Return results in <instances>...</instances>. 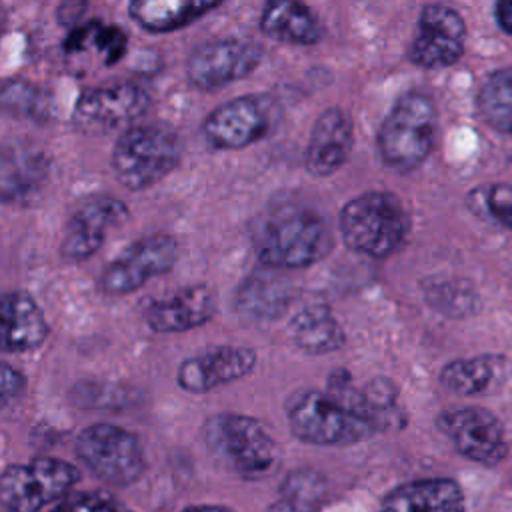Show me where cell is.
Listing matches in <instances>:
<instances>
[{
	"label": "cell",
	"mask_w": 512,
	"mask_h": 512,
	"mask_svg": "<svg viewBox=\"0 0 512 512\" xmlns=\"http://www.w3.org/2000/svg\"><path fill=\"white\" fill-rule=\"evenodd\" d=\"M252 246L256 258L268 268H304L330 252L332 234L316 210L282 202L256 218Z\"/></svg>",
	"instance_id": "1"
},
{
	"label": "cell",
	"mask_w": 512,
	"mask_h": 512,
	"mask_svg": "<svg viewBox=\"0 0 512 512\" xmlns=\"http://www.w3.org/2000/svg\"><path fill=\"white\" fill-rule=\"evenodd\" d=\"M410 232V218L402 200L390 192H364L340 212L344 244L362 256L388 258L402 248Z\"/></svg>",
	"instance_id": "2"
},
{
	"label": "cell",
	"mask_w": 512,
	"mask_h": 512,
	"mask_svg": "<svg viewBox=\"0 0 512 512\" xmlns=\"http://www.w3.org/2000/svg\"><path fill=\"white\" fill-rule=\"evenodd\" d=\"M204 442L212 458L240 478L256 480L276 464V446L262 424L244 414H216L204 424Z\"/></svg>",
	"instance_id": "3"
},
{
	"label": "cell",
	"mask_w": 512,
	"mask_h": 512,
	"mask_svg": "<svg viewBox=\"0 0 512 512\" xmlns=\"http://www.w3.org/2000/svg\"><path fill=\"white\" fill-rule=\"evenodd\" d=\"M182 156L180 136L166 124L128 128L114 144L112 168L122 186L144 190L168 176Z\"/></svg>",
	"instance_id": "4"
},
{
	"label": "cell",
	"mask_w": 512,
	"mask_h": 512,
	"mask_svg": "<svg viewBox=\"0 0 512 512\" xmlns=\"http://www.w3.org/2000/svg\"><path fill=\"white\" fill-rule=\"evenodd\" d=\"M436 136L434 102L420 92L396 100L378 130V152L384 164L410 172L430 154Z\"/></svg>",
	"instance_id": "5"
},
{
	"label": "cell",
	"mask_w": 512,
	"mask_h": 512,
	"mask_svg": "<svg viewBox=\"0 0 512 512\" xmlns=\"http://www.w3.org/2000/svg\"><path fill=\"white\" fill-rule=\"evenodd\" d=\"M286 416L296 438L320 446L354 444L376 428L346 408L330 392L298 390L286 402Z\"/></svg>",
	"instance_id": "6"
},
{
	"label": "cell",
	"mask_w": 512,
	"mask_h": 512,
	"mask_svg": "<svg viewBox=\"0 0 512 512\" xmlns=\"http://www.w3.org/2000/svg\"><path fill=\"white\" fill-rule=\"evenodd\" d=\"M76 466L48 456H38L28 464H12L2 472L0 500L6 512H38L60 500L76 482Z\"/></svg>",
	"instance_id": "7"
},
{
	"label": "cell",
	"mask_w": 512,
	"mask_h": 512,
	"mask_svg": "<svg viewBox=\"0 0 512 512\" xmlns=\"http://www.w3.org/2000/svg\"><path fill=\"white\" fill-rule=\"evenodd\" d=\"M78 458L110 486L134 484L146 470L138 438L114 424H92L76 438Z\"/></svg>",
	"instance_id": "8"
},
{
	"label": "cell",
	"mask_w": 512,
	"mask_h": 512,
	"mask_svg": "<svg viewBox=\"0 0 512 512\" xmlns=\"http://www.w3.org/2000/svg\"><path fill=\"white\" fill-rule=\"evenodd\" d=\"M282 118V106L268 94H246L214 108L202 124L206 142L220 150L250 146L272 134Z\"/></svg>",
	"instance_id": "9"
},
{
	"label": "cell",
	"mask_w": 512,
	"mask_h": 512,
	"mask_svg": "<svg viewBox=\"0 0 512 512\" xmlns=\"http://www.w3.org/2000/svg\"><path fill=\"white\" fill-rule=\"evenodd\" d=\"M438 428L454 448L482 466H498L508 456L504 424L496 414L480 406L448 410L438 418Z\"/></svg>",
	"instance_id": "10"
},
{
	"label": "cell",
	"mask_w": 512,
	"mask_h": 512,
	"mask_svg": "<svg viewBox=\"0 0 512 512\" xmlns=\"http://www.w3.org/2000/svg\"><path fill=\"white\" fill-rule=\"evenodd\" d=\"M178 258V242L170 234H152L130 244L100 276L102 292L122 296L138 290L152 276L168 272Z\"/></svg>",
	"instance_id": "11"
},
{
	"label": "cell",
	"mask_w": 512,
	"mask_h": 512,
	"mask_svg": "<svg viewBox=\"0 0 512 512\" xmlns=\"http://www.w3.org/2000/svg\"><path fill=\"white\" fill-rule=\"evenodd\" d=\"M150 104L144 86L136 82H118L112 86L84 90L76 102L72 120L78 130L88 134H106L128 126Z\"/></svg>",
	"instance_id": "12"
},
{
	"label": "cell",
	"mask_w": 512,
	"mask_h": 512,
	"mask_svg": "<svg viewBox=\"0 0 512 512\" xmlns=\"http://www.w3.org/2000/svg\"><path fill=\"white\" fill-rule=\"evenodd\" d=\"M262 58L258 44L242 38H218L196 46L188 56L186 74L200 90H218L248 76Z\"/></svg>",
	"instance_id": "13"
},
{
	"label": "cell",
	"mask_w": 512,
	"mask_h": 512,
	"mask_svg": "<svg viewBox=\"0 0 512 512\" xmlns=\"http://www.w3.org/2000/svg\"><path fill=\"white\" fill-rule=\"evenodd\" d=\"M464 40L462 16L446 4H428L418 16L408 58L420 68H446L462 56Z\"/></svg>",
	"instance_id": "14"
},
{
	"label": "cell",
	"mask_w": 512,
	"mask_h": 512,
	"mask_svg": "<svg viewBox=\"0 0 512 512\" xmlns=\"http://www.w3.org/2000/svg\"><path fill=\"white\" fill-rule=\"evenodd\" d=\"M128 216V208L122 200L112 196H94L80 204L70 216L60 252L66 260L78 262L90 258L104 242L106 230L118 226Z\"/></svg>",
	"instance_id": "15"
},
{
	"label": "cell",
	"mask_w": 512,
	"mask_h": 512,
	"mask_svg": "<svg viewBox=\"0 0 512 512\" xmlns=\"http://www.w3.org/2000/svg\"><path fill=\"white\" fill-rule=\"evenodd\" d=\"M256 364V352L246 346H214L186 358L178 368V384L194 394L210 392L244 378Z\"/></svg>",
	"instance_id": "16"
},
{
	"label": "cell",
	"mask_w": 512,
	"mask_h": 512,
	"mask_svg": "<svg viewBox=\"0 0 512 512\" xmlns=\"http://www.w3.org/2000/svg\"><path fill=\"white\" fill-rule=\"evenodd\" d=\"M354 142V128L350 116L342 108L324 110L310 132L304 154L306 170L314 176H330L340 170Z\"/></svg>",
	"instance_id": "17"
},
{
	"label": "cell",
	"mask_w": 512,
	"mask_h": 512,
	"mask_svg": "<svg viewBox=\"0 0 512 512\" xmlns=\"http://www.w3.org/2000/svg\"><path fill=\"white\" fill-rule=\"evenodd\" d=\"M214 310L212 290L204 284H194L150 302L144 310V320L154 332H184L208 322Z\"/></svg>",
	"instance_id": "18"
},
{
	"label": "cell",
	"mask_w": 512,
	"mask_h": 512,
	"mask_svg": "<svg viewBox=\"0 0 512 512\" xmlns=\"http://www.w3.org/2000/svg\"><path fill=\"white\" fill-rule=\"evenodd\" d=\"M512 364L502 354L456 358L440 370V384L460 396L496 394L510 378Z\"/></svg>",
	"instance_id": "19"
},
{
	"label": "cell",
	"mask_w": 512,
	"mask_h": 512,
	"mask_svg": "<svg viewBox=\"0 0 512 512\" xmlns=\"http://www.w3.org/2000/svg\"><path fill=\"white\" fill-rule=\"evenodd\" d=\"M380 512H466V502L456 480L422 478L392 490Z\"/></svg>",
	"instance_id": "20"
},
{
	"label": "cell",
	"mask_w": 512,
	"mask_h": 512,
	"mask_svg": "<svg viewBox=\"0 0 512 512\" xmlns=\"http://www.w3.org/2000/svg\"><path fill=\"white\" fill-rule=\"evenodd\" d=\"M48 336V322L36 300L22 292H6L2 298V348L26 352L38 348Z\"/></svg>",
	"instance_id": "21"
},
{
	"label": "cell",
	"mask_w": 512,
	"mask_h": 512,
	"mask_svg": "<svg viewBox=\"0 0 512 512\" xmlns=\"http://www.w3.org/2000/svg\"><path fill=\"white\" fill-rule=\"evenodd\" d=\"M260 28L274 40L298 46L316 44L322 36L320 22L302 0H266Z\"/></svg>",
	"instance_id": "22"
},
{
	"label": "cell",
	"mask_w": 512,
	"mask_h": 512,
	"mask_svg": "<svg viewBox=\"0 0 512 512\" xmlns=\"http://www.w3.org/2000/svg\"><path fill=\"white\" fill-rule=\"evenodd\" d=\"M222 0H130L132 20L154 34L174 32L214 10Z\"/></svg>",
	"instance_id": "23"
},
{
	"label": "cell",
	"mask_w": 512,
	"mask_h": 512,
	"mask_svg": "<svg viewBox=\"0 0 512 512\" xmlns=\"http://www.w3.org/2000/svg\"><path fill=\"white\" fill-rule=\"evenodd\" d=\"M292 288L274 272H258L248 276L236 294V308L256 320L278 318L290 306Z\"/></svg>",
	"instance_id": "24"
},
{
	"label": "cell",
	"mask_w": 512,
	"mask_h": 512,
	"mask_svg": "<svg viewBox=\"0 0 512 512\" xmlns=\"http://www.w3.org/2000/svg\"><path fill=\"white\" fill-rule=\"evenodd\" d=\"M292 340L306 354H326L342 346L344 332L328 306L312 302L302 306L290 322Z\"/></svg>",
	"instance_id": "25"
},
{
	"label": "cell",
	"mask_w": 512,
	"mask_h": 512,
	"mask_svg": "<svg viewBox=\"0 0 512 512\" xmlns=\"http://www.w3.org/2000/svg\"><path fill=\"white\" fill-rule=\"evenodd\" d=\"M478 110L494 130L512 132V70H500L484 82L478 92Z\"/></svg>",
	"instance_id": "26"
},
{
	"label": "cell",
	"mask_w": 512,
	"mask_h": 512,
	"mask_svg": "<svg viewBox=\"0 0 512 512\" xmlns=\"http://www.w3.org/2000/svg\"><path fill=\"white\" fill-rule=\"evenodd\" d=\"M88 46L98 48L104 54L106 64H116L128 48V38L122 32V28L104 26L102 22L92 20L82 26H76L64 40L66 52H80L86 50Z\"/></svg>",
	"instance_id": "27"
},
{
	"label": "cell",
	"mask_w": 512,
	"mask_h": 512,
	"mask_svg": "<svg viewBox=\"0 0 512 512\" xmlns=\"http://www.w3.org/2000/svg\"><path fill=\"white\" fill-rule=\"evenodd\" d=\"M44 174V160L32 152L4 150L2 196L6 202L28 194Z\"/></svg>",
	"instance_id": "28"
},
{
	"label": "cell",
	"mask_w": 512,
	"mask_h": 512,
	"mask_svg": "<svg viewBox=\"0 0 512 512\" xmlns=\"http://www.w3.org/2000/svg\"><path fill=\"white\" fill-rule=\"evenodd\" d=\"M326 492V480L312 470H294L282 484V498L298 512H318Z\"/></svg>",
	"instance_id": "29"
},
{
	"label": "cell",
	"mask_w": 512,
	"mask_h": 512,
	"mask_svg": "<svg viewBox=\"0 0 512 512\" xmlns=\"http://www.w3.org/2000/svg\"><path fill=\"white\" fill-rule=\"evenodd\" d=\"M468 206L512 230V184H490L468 194Z\"/></svg>",
	"instance_id": "30"
},
{
	"label": "cell",
	"mask_w": 512,
	"mask_h": 512,
	"mask_svg": "<svg viewBox=\"0 0 512 512\" xmlns=\"http://www.w3.org/2000/svg\"><path fill=\"white\" fill-rule=\"evenodd\" d=\"M2 106L12 114L34 116L42 112V96L22 80H10L2 90Z\"/></svg>",
	"instance_id": "31"
},
{
	"label": "cell",
	"mask_w": 512,
	"mask_h": 512,
	"mask_svg": "<svg viewBox=\"0 0 512 512\" xmlns=\"http://www.w3.org/2000/svg\"><path fill=\"white\" fill-rule=\"evenodd\" d=\"M50 512H132L122 502L104 494H80L54 506Z\"/></svg>",
	"instance_id": "32"
},
{
	"label": "cell",
	"mask_w": 512,
	"mask_h": 512,
	"mask_svg": "<svg viewBox=\"0 0 512 512\" xmlns=\"http://www.w3.org/2000/svg\"><path fill=\"white\" fill-rule=\"evenodd\" d=\"M2 402L6 404L10 398H14L24 388V378L18 370H14L10 364H2Z\"/></svg>",
	"instance_id": "33"
},
{
	"label": "cell",
	"mask_w": 512,
	"mask_h": 512,
	"mask_svg": "<svg viewBox=\"0 0 512 512\" xmlns=\"http://www.w3.org/2000/svg\"><path fill=\"white\" fill-rule=\"evenodd\" d=\"M90 0H62L58 6V22L62 26H76Z\"/></svg>",
	"instance_id": "34"
},
{
	"label": "cell",
	"mask_w": 512,
	"mask_h": 512,
	"mask_svg": "<svg viewBox=\"0 0 512 512\" xmlns=\"http://www.w3.org/2000/svg\"><path fill=\"white\" fill-rule=\"evenodd\" d=\"M496 20L504 32L512 34V0L496 2Z\"/></svg>",
	"instance_id": "35"
},
{
	"label": "cell",
	"mask_w": 512,
	"mask_h": 512,
	"mask_svg": "<svg viewBox=\"0 0 512 512\" xmlns=\"http://www.w3.org/2000/svg\"><path fill=\"white\" fill-rule=\"evenodd\" d=\"M182 512H232V510H230V508H224V506H208V504H204V506L186 508V510H182Z\"/></svg>",
	"instance_id": "36"
},
{
	"label": "cell",
	"mask_w": 512,
	"mask_h": 512,
	"mask_svg": "<svg viewBox=\"0 0 512 512\" xmlns=\"http://www.w3.org/2000/svg\"><path fill=\"white\" fill-rule=\"evenodd\" d=\"M270 512H298V510H294V508L282 498V500H278L276 504L270 506Z\"/></svg>",
	"instance_id": "37"
}]
</instances>
